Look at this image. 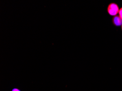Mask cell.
I'll return each mask as SVG.
<instances>
[{"mask_svg":"<svg viewBox=\"0 0 122 91\" xmlns=\"http://www.w3.org/2000/svg\"><path fill=\"white\" fill-rule=\"evenodd\" d=\"M119 15L120 16V18H121L122 19V8L119 9Z\"/></svg>","mask_w":122,"mask_h":91,"instance_id":"obj_3","label":"cell"},{"mask_svg":"<svg viewBox=\"0 0 122 91\" xmlns=\"http://www.w3.org/2000/svg\"><path fill=\"white\" fill-rule=\"evenodd\" d=\"M113 23L114 24V25H116V26H120L122 25V19L120 18L119 16H115L113 18L112 20Z\"/></svg>","mask_w":122,"mask_h":91,"instance_id":"obj_2","label":"cell"},{"mask_svg":"<svg viewBox=\"0 0 122 91\" xmlns=\"http://www.w3.org/2000/svg\"></svg>","mask_w":122,"mask_h":91,"instance_id":"obj_5","label":"cell"},{"mask_svg":"<svg viewBox=\"0 0 122 91\" xmlns=\"http://www.w3.org/2000/svg\"><path fill=\"white\" fill-rule=\"evenodd\" d=\"M12 91H20V90H19V89H18V88H15L13 89V90H12Z\"/></svg>","mask_w":122,"mask_h":91,"instance_id":"obj_4","label":"cell"},{"mask_svg":"<svg viewBox=\"0 0 122 91\" xmlns=\"http://www.w3.org/2000/svg\"><path fill=\"white\" fill-rule=\"evenodd\" d=\"M119 7L115 3H111L108 6L107 12L110 15L115 16L118 13H119Z\"/></svg>","mask_w":122,"mask_h":91,"instance_id":"obj_1","label":"cell"}]
</instances>
